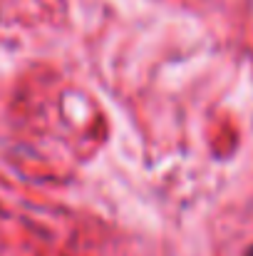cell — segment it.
<instances>
[{
	"mask_svg": "<svg viewBox=\"0 0 253 256\" xmlns=\"http://www.w3.org/2000/svg\"><path fill=\"white\" fill-rule=\"evenodd\" d=\"M246 256H253V246H251V249H249V252H246Z\"/></svg>",
	"mask_w": 253,
	"mask_h": 256,
	"instance_id": "cell-1",
	"label": "cell"
}]
</instances>
